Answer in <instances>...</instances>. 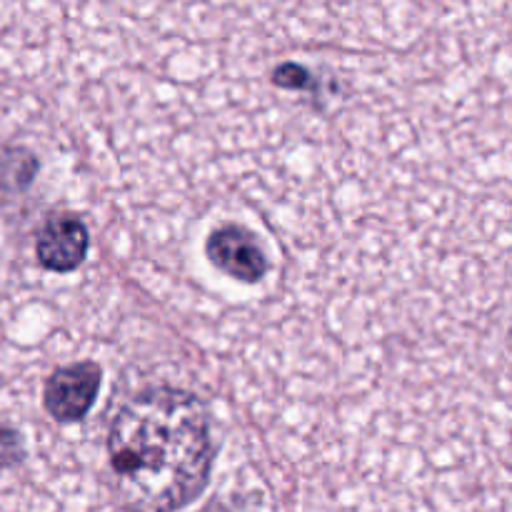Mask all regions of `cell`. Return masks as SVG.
<instances>
[{"instance_id":"cell-1","label":"cell","mask_w":512,"mask_h":512,"mask_svg":"<svg viewBox=\"0 0 512 512\" xmlns=\"http://www.w3.org/2000/svg\"><path fill=\"white\" fill-rule=\"evenodd\" d=\"M115 493L130 512H178L208 485L213 465L208 413L195 395L150 388L110 425Z\"/></svg>"},{"instance_id":"cell-2","label":"cell","mask_w":512,"mask_h":512,"mask_svg":"<svg viewBox=\"0 0 512 512\" xmlns=\"http://www.w3.org/2000/svg\"><path fill=\"white\" fill-rule=\"evenodd\" d=\"M100 388V368L95 363H78L55 370L45 383V410L60 423L85 418Z\"/></svg>"},{"instance_id":"cell-3","label":"cell","mask_w":512,"mask_h":512,"mask_svg":"<svg viewBox=\"0 0 512 512\" xmlns=\"http://www.w3.org/2000/svg\"><path fill=\"white\" fill-rule=\"evenodd\" d=\"M208 258L225 275L243 283H255L268 273V258L255 243L253 233L240 225H223L208 240Z\"/></svg>"},{"instance_id":"cell-4","label":"cell","mask_w":512,"mask_h":512,"mask_svg":"<svg viewBox=\"0 0 512 512\" xmlns=\"http://www.w3.org/2000/svg\"><path fill=\"white\" fill-rule=\"evenodd\" d=\"M85 253H88V228L75 215H53L40 230L38 260L48 270L68 273L83 263Z\"/></svg>"},{"instance_id":"cell-5","label":"cell","mask_w":512,"mask_h":512,"mask_svg":"<svg viewBox=\"0 0 512 512\" xmlns=\"http://www.w3.org/2000/svg\"><path fill=\"white\" fill-rule=\"evenodd\" d=\"M275 83L288 85V88H308L310 75L300 65H283L275 70Z\"/></svg>"}]
</instances>
